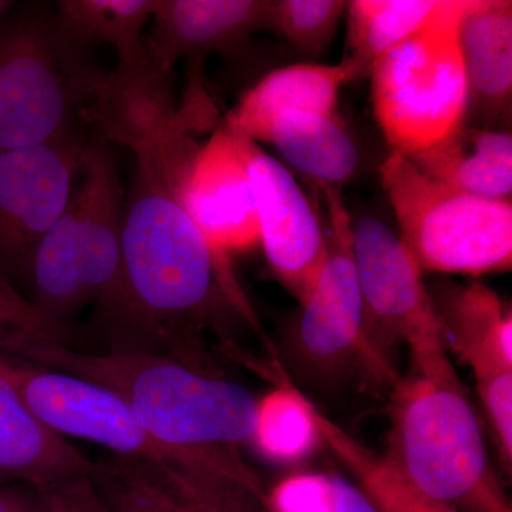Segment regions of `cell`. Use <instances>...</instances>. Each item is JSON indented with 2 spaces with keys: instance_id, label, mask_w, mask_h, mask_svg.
<instances>
[{
  "instance_id": "484cf974",
  "label": "cell",
  "mask_w": 512,
  "mask_h": 512,
  "mask_svg": "<svg viewBox=\"0 0 512 512\" xmlns=\"http://www.w3.org/2000/svg\"><path fill=\"white\" fill-rule=\"evenodd\" d=\"M46 345L72 348L73 342L40 315L25 293L0 275V353L23 359Z\"/></svg>"
},
{
  "instance_id": "30bf717a",
  "label": "cell",
  "mask_w": 512,
  "mask_h": 512,
  "mask_svg": "<svg viewBox=\"0 0 512 512\" xmlns=\"http://www.w3.org/2000/svg\"><path fill=\"white\" fill-rule=\"evenodd\" d=\"M86 143L0 151V275L25 295L37 248L66 210Z\"/></svg>"
},
{
  "instance_id": "e0dca14e",
  "label": "cell",
  "mask_w": 512,
  "mask_h": 512,
  "mask_svg": "<svg viewBox=\"0 0 512 512\" xmlns=\"http://www.w3.org/2000/svg\"><path fill=\"white\" fill-rule=\"evenodd\" d=\"M444 346L470 367L476 383L512 373V311L483 282L431 292Z\"/></svg>"
},
{
  "instance_id": "603a6c76",
  "label": "cell",
  "mask_w": 512,
  "mask_h": 512,
  "mask_svg": "<svg viewBox=\"0 0 512 512\" xmlns=\"http://www.w3.org/2000/svg\"><path fill=\"white\" fill-rule=\"evenodd\" d=\"M157 0H62L57 18L83 45L113 47L119 63L146 59L143 32L156 10Z\"/></svg>"
},
{
  "instance_id": "cb8c5ba5",
  "label": "cell",
  "mask_w": 512,
  "mask_h": 512,
  "mask_svg": "<svg viewBox=\"0 0 512 512\" xmlns=\"http://www.w3.org/2000/svg\"><path fill=\"white\" fill-rule=\"evenodd\" d=\"M444 0H353L346 3L350 55L362 76L379 57L419 33Z\"/></svg>"
},
{
  "instance_id": "7a4b0ae2",
  "label": "cell",
  "mask_w": 512,
  "mask_h": 512,
  "mask_svg": "<svg viewBox=\"0 0 512 512\" xmlns=\"http://www.w3.org/2000/svg\"><path fill=\"white\" fill-rule=\"evenodd\" d=\"M23 359L99 384L126 404L154 440L195 471L264 497L261 481L239 456V448L251 441L258 400L247 387L150 353L46 345Z\"/></svg>"
},
{
  "instance_id": "4fadbf2b",
  "label": "cell",
  "mask_w": 512,
  "mask_h": 512,
  "mask_svg": "<svg viewBox=\"0 0 512 512\" xmlns=\"http://www.w3.org/2000/svg\"><path fill=\"white\" fill-rule=\"evenodd\" d=\"M185 210L222 261L259 245L247 138L221 124L198 147L183 190Z\"/></svg>"
},
{
  "instance_id": "3957f363",
  "label": "cell",
  "mask_w": 512,
  "mask_h": 512,
  "mask_svg": "<svg viewBox=\"0 0 512 512\" xmlns=\"http://www.w3.org/2000/svg\"><path fill=\"white\" fill-rule=\"evenodd\" d=\"M404 477L460 512H512L480 420L450 357L410 365L396 383L389 451Z\"/></svg>"
},
{
  "instance_id": "9a60e30c",
  "label": "cell",
  "mask_w": 512,
  "mask_h": 512,
  "mask_svg": "<svg viewBox=\"0 0 512 512\" xmlns=\"http://www.w3.org/2000/svg\"><path fill=\"white\" fill-rule=\"evenodd\" d=\"M466 70V126L510 131L512 2L473 0L458 26Z\"/></svg>"
},
{
  "instance_id": "d6a6232c",
  "label": "cell",
  "mask_w": 512,
  "mask_h": 512,
  "mask_svg": "<svg viewBox=\"0 0 512 512\" xmlns=\"http://www.w3.org/2000/svg\"><path fill=\"white\" fill-rule=\"evenodd\" d=\"M335 485L336 512H380L359 485L349 478L332 476Z\"/></svg>"
},
{
  "instance_id": "5bb4252c",
  "label": "cell",
  "mask_w": 512,
  "mask_h": 512,
  "mask_svg": "<svg viewBox=\"0 0 512 512\" xmlns=\"http://www.w3.org/2000/svg\"><path fill=\"white\" fill-rule=\"evenodd\" d=\"M272 5L266 0H157L146 40L148 60L167 74L180 59L190 63L194 96L187 109L198 111L205 57L234 56L259 30L272 29Z\"/></svg>"
},
{
  "instance_id": "83f0119b",
  "label": "cell",
  "mask_w": 512,
  "mask_h": 512,
  "mask_svg": "<svg viewBox=\"0 0 512 512\" xmlns=\"http://www.w3.org/2000/svg\"><path fill=\"white\" fill-rule=\"evenodd\" d=\"M173 488L185 512H265L254 494L225 481L178 477Z\"/></svg>"
},
{
  "instance_id": "ba28073f",
  "label": "cell",
  "mask_w": 512,
  "mask_h": 512,
  "mask_svg": "<svg viewBox=\"0 0 512 512\" xmlns=\"http://www.w3.org/2000/svg\"><path fill=\"white\" fill-rule=\"evenodd\" d=\"M353 254L369 365L390 376V350L406 345L410 363L447 355L433 296L399 234L376 217L353 222Z\"/></svg>"
},
{
  "instance_id": "4316f807",
  "label": "cell",
  "mask_w": 512,
  "mask_h": 512,
  "mask_svg": "<svg viewBox=\"0 0 512 512\" xmlns=\"http://www.w3.org/2000/svg\"><path fill=\"white\" fill-rule=\"evenodd\" d=\"M265 512H336L332 476L298 473L265 490Z\"/></svg>"
},
{
  "instance_id": "52a82bcc",
  "label": "cell",
  "mask_w": 512,
  "mask_h": 512,
  "mask_svg": "<svg viewBox=\"0 0 512 512\" xmlns=\"http://www.w3.org/2000/svg\"><path fill=\"white\" fill-rule=\"evenodd\" d=\"M380 177L399 237L421 271L478 276L511 269L512 201L454 190L390 153Z\"/></svg>"
},
{
  "instance_id": "d4e9b609",
  "label": "cell",
  "mask_w": 512,
  "mask_h": 512,
  "mask_svg": "<svg viewBox=\"0 0 512 512\" xmlns=\"http://www.w3.org/2000/svg\"><path fill=\"white\" fill-rule=\"evenodd\" d=\"M343 0H279L272 5V29L299 52H325L346 12Z\"/></svg>"
},
{
  "instance_id": "44dd1931",
  "label": "cell",
  "mask_w": 512,
  "mask_h": 512,
  "mask_svg": "<svg viewBox=\"0 0 512 512\" xmlns=\"http://www.w3.org/2000/svg\"><path fill=\"white\" fill-rule=\"evenodd\" d=\"M316 419L322 441L348 467L380 512H460L421 493L389 458L363 446L319 409Z\"/></svg>"
},
{
  "instance_id": "8fae6325",
  "label": "cell",
  "mask_w": 512,
  "mask_h": 512,
  "mask_svg": "<svg viewBox=\"0 0 512 512\" xmlns=\"http://www.w3.org/2000/svg\"><path fill=\"white\" fill-rule=\"evenodd\" d=\"M328 211V251L318 281L301 301L293 343L303 365L336 375L366 360L363 305L353 254V222L340 188L320 187Z\"/></svg>"
},
{
  "instance_id": "ac0fdd59",
  "label": "cell",
  "mask_w": 512,
  "mask_h": 512,
  "mask_svg": "<svg viewBox=\"0 0 512 512\" xmlns=\"http://www.w3.org/2000/svg\"><path fill=\"white\" fill-rule=\"evenodd\" d=\"M94 467L70 441L43 426L0 379V483L19 481L49 488L90 476Z\"/></svg>"
},
{
  "instance_id": "6da1fadb",
  "label": "cell",
  "mask_w": 512,
  "mask_h": 512,
  "mask_svg": "<svg viewBox=\"0 0 512 512\" xmlns=\"http://www.w3.org/2000/svg\"><path fill=\"white\" fill-rule=\"evenodd\" d=\"M128 151L133 168L124 194L119 284L93 309L87 330L107 345L104 350L190 363L183 348L220 298L249 320L252 315L231 265L212 251L185 210L194 148L154 136Z\"/></svg>"
},
{
  "instance_id": "9c48e42d",
  "label": "cell",
  "mask_w": 512,
  "mask_h": 512,
  "mask_svg": "<svg viewBox=\"0 0 512 512\" xmlns=\"http://www.w3.org/2000/svg\"><path fill=\"white\" fill-rule=\"evenodd\" d=\"M0 379L43 426L64 437L100 444L119 458L200 474L154 440L116 394L99 384L0 353Z\"/></svg>"
},
{
  "instance_id": "2e32d148",
  "label": "cell",
  "mask_w": 512,
  "mask_h": 512,
  "mask_svg": "<svg viewBox=\"0 0 512 512\" xmlns=\"http://www.w3.org/2000/svg\"><path fill=\"white\" fill-rule=\"evenodd\" d=\"M362 76L349 59L339 64L299 63L265 74L229 111L224 126L238 136L266 143L276 120L289 114L338 113L345 84Z\"/></svg>"
},
{
  "instance_id": "f546056e",
  "label": "cell",
  "mask_w": 512,
  "mask_h": 512,
  "mask_svg": "<svg viewBox=\"0 0 512 512\" xmlns=\"http://www.w3.org/2000/svg\"><path fill=\"white\" fill-rule=\"evenodd\" d=\"M110 512H184L170 488L156 481H136L111 495Z\"/></svg>"
},
{
  "instance_id": "836d02e7",
  "label": "cell",
  "mask_w": 512,
  "mask_h": 512,
  "mask_svg": "<svg viewBox=\"0 0 512 512\" xmlns=\"http://www.w3.org/2000/svg\"><path fill=\"white\" fill-rule=\"evenodd\" d=\"M13 8L12 2H6V0H0V19Z\"/></svg>"
},
{
  "instance_id": "d6986e66",
  "label": "cell",
  "mask_w": 512,
  "mask_h": 512,
  "mask_svg": "<svg viewBox=\"0 0 512 512\" xmlns=\"http://www.w3.org/2000/svg\"><path fill=\"white\" fill-rule=\"evenodd\" d=\"M407 158L424 174L454 190L511 201V131L463 124L436 146Z\"/></svg>"
},
{
  "instance_id": "8992f818",
  "label": "cell",
  "mask_w": 512,
  "mask_h": 512,
  "mask_svg": "<svg viewBox=\"0 0 512 512\" xmlns=\"http://www.w3.org/2000/svg\"><path fill=\"white\" fill-rule=\"evenodd\" d=\"M473 0H444L426 28L370 67L373 111L392 153L416 156L464 124L467 79L458 26Z\"/></svg>"
},
{
  "instance_id": "ffe728a7",
  "label": "cell",
  "mask_w": 512,
  "mask_h": 512,
  "mask_svg": "<svg viewBox=\"0 0 512 512\" xmlns=\"http://www.w3.org/2000/svg\"><path fill=\"white\" fill-rule=\"evenodd\" d=\"M266 144L319 187L340 188L356 174L360 153L338 113L289 114L275 121Z\"/></svg>"
},
{
  "instance_id": "4dcf8cb0",
  "label": "cell",
  "mask_w": 512,
  "mask_h": 512,
  "mask_svg": "<svg viewBox=\"0 0 512 512\" xmlns=\"http://www.w3.org/2000/svg\"><path fill=\"white\" fill-rule=\"evenodd\" d=\"M45 491L49 512H110L90 476L70 478Z\"/></svg>"
},
{
  "instance_id": "f1b7e54d",
  "label": "cell",
  "mask_w": 512,
  "mask_h": 512,
  "mask_svg": "<svg viewBox=\"0 0 512 512\" xmlns=\"http://www.w3.org/2000/svg\"><path fill=\"white\" fill-rule=\"evenodd\" d=\"M485 423L505 467L512 463V373L476 383Z\"/></svg>"
},
{
  "instance_id": "7402d4cb",
  "label": "cell",
  "mask_w": 512,
  "mask_h": 512,
  "mask_svg": "<svg viewBox=\"0 0 512 512\" xmlns=\"http://www.w3.org/2000/svg\"><path fill=\"white\" fill-rule=\"evenodd\" d=\"M276 386L256 400L254 427L249 443L274 463H298L318 447L322 437L315 406L284 375Z\"/></svg>"
},
{
  "instance_id": "5b68a950",
  "label": "cell",
  "mask_w": 512,
  "mask_h": 512,
  "mask_svg": "<svg viewBox=\"0 0 512 512\" xmlns=\"http://www.w3.org/2000/svg\"><path fill=\"white\" fill-rule=\"evenodd\" d=\"M66 210L40 242L26 296L40 315L74 340V320L119 284L124 190L111 143L87 140Z\"/></svg>"
},
{
  "instance_id": "1f68e13d",
  "label": "cell",
  "mask_w": 512,
  "mask_h": 512,
  "mask_svg": "<svg viewBox=\"0 0 512 512\" xmlns=\"http://www.w3.org/2000/svg\"><path fill=\"white\" fill-rule=\"evenodd\" d=\"M0 512H49L45 488L19 481L0 483Z\"/></svg>"
},
{
  "instance_id": "7c38bea8",
  "label": "cell",
  "mask_w": 512,
  "mask_h": 512,
  "mask_svg": "<svg viewBox=\"0 0 512 512\" xmlns=\"http://www.w3.org/2000/svg\"><path fill=\"white\" fill-rule=\"evenodd\" d=\"M247 156L259 245L278 281L301 302L312 291L325 262V225L285 164L251 140H247Z\"/></svg>"
},
{
  "instance_id": "277c9868",
  "label": "cell",
  "mask_w": 512,
  "mask_h": 512,
  "mask_svg": "<svg viewBox=\"0 0 512 512\" xmlns=\"http://www.w3.org/2000/svg\"><path fill=\"white\" fill-rule=\"evenodd\" d=\"M0 151L84 140L107 74L56 10L22 6L0 28Z\"/></svg>"
}]
</instances>
